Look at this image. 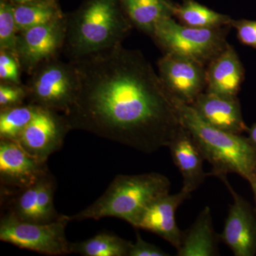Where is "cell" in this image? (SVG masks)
Wrapping results in <instances>:
<instances>
[{
  "instance_id": "obj_1",
  "label": "cell",
  "mask_w": 256,
  "mask_h": 256,
  "mask_svg": "<svg viewBox=\"0 0 256 256\" xmlns=\"http://www.w3.org/2000/svg\"><path fill=\"white\" fill-rule=\"evenodd\" d=\"M69 62L76 90L62 114L70 130L144 153L168 148L183 124L174 98L140 52L120 44Z\"/></svg>"
},
{
  "instance_id": "obj_2",
  "label": "cell",
  "mask_w": 256,
  "mask_h": 256,
  "mask_svg": "<svg viewBox=\"0 0 256 256\" xmlns=\"http://www.w3.org/2000/svg\"><path fill=\"white\" fill-rule=\"evenodd\" d=\"M132 26L118 0H88L66 16L63 52L73 60L110 50L122 44Z\"/></svg>"
},
{
  "instance_id": "obj_3",
  "label": "cell",
  "mask_w": 256,
  "mask_h": 256,
  "mask_svg": "<svg viewBox=\"0 0 256 256\" xmlns=\"http://www.w3.org/2000/svg\"><path fill=\"white\" fill-rule=\"evenodd\" d=\"M174 99L182 124L193 136L205 160L212 166L208 176L220 178L234 173L248 181L256 170V149L248 138L210 126L191 105Z\"/></svg>"
},
{
  "instance_id": "obj_4",
  "label": "cell",
  "mask_w": 256,
  "mask_h": 256,
  "mask_svg": "<svg viewBox=\"0 0 256 256\" xmlns=\"http://www.w3.org/2000/svg\"><path fill=\"white\" fill-rule=\"evenodd\" d=\"M170 188L169 178L160 173L119 174L102 196L69 218L70 220H84L114 217L136 227L146 208L160 197L170 194Z\"/></svg>"
},
{
  "instance_id": "obj_5",
  "label": "cell",
  "mask_w": 256,
  "mask_h": 256,
  "mask_svg": "<svg viewBox=\"0 0 256 256\" xmlns=\"http://www.w3.org/2000/svg\"><path fill=\"white\" fill-rule=\"evenodd\" d=\"M220 28H195L180 24L172 18L160 22L152 37L166 53L186 57L203 66L226 47Z\"/></svg>"
},
{
  "instance_id": "obj_6",
  "label": "cell",
  "mask_w": 256,
  "mask_h": 256,
  "mask_svg": "<svg viewBox=\"0 0 256 256\" xmlns=\"http://www.w3.org/2000/svg\"><path fill=\"white\" fill-rule=\"evenodd\" d=\"M24 85L28 104L64 114L73 102L76 77L72 62L56 58L35 69Z\"/></svg>"
},
{
  "instance_id": "obj_7",
  "label": "cell",
  "mask_w": 256,
  "mask_h": 256,
  "mask_svg": "<svg viewBox=\"0 0 256 256\" xmlns=\"http://www.w3.org/2000/svg\"><path fill=\"white\" fill-rule=\"evenodd\" d=\"M70 220L68 216L62 215L50 223H33L6 214L0 220V240L40 254L67 255L70 242L66 237V227Z\"/></svg>"
},
{
  "instance_id": "obj_8",
  "label": "cell",
  "mask_w": 256,
  "mask_h": 256,
  "mask_svg": "<svg viewBox=\"0 0 256 256\" xmlns=\"http://www.w3.org/2000/svg\"><path fill=\"white\" fill-rule=\"evenodd\" d=\"M66 15L53 22L18 32L14 54L22 70L30 75L40 66L58 58L64 52Z\"/></svg>"
},
{
  "instance_id": "obj_9",
  "label": "cell",
  "mask_w": 256,
  "mask_h": 256,
  "mask_svg": "<svg viewBox=\"0 0 256 256\" xmlns=\"http://www.w3.org/2000/svg\"><path fill=\"white\" fill-rule=\"evenodd\" d=\"M48 172L46 162L32 156L18 142L0 140V181L4 196L34 184Z\"/></svg>"
},
{
  "instance_id": "obj_10",
  "label": "cell",
  "mask_w": 256,
  "mask_h": 256,
  "mask_svg": "<svg viewBox=\"0 0 256 256\" xmlns=\"http://www.w3.org/2000/svg\"><path fill=\"white\" fill-rule=\"evenodd\" d=\"M69 131L63 114L38 107L16 142L34 158L47 162L50 156L63 146Z\"/></svg>"
},
{
  "instance_id": "obj_11",
  "label": "cell",
  "mask_w": 256,
  "mask_h": 256,
  "mask_svg": "<svg viewBox=\"0 0 256 256\" xmlns=\"http://www.w3.org/2000/svg\"><path fill=\"white\" fill-rule=\"evenodd\" d=\"M159 76L174 98L192 105L206 85L203 66L186 57L166 53L158 62Z\"/></svg>"
},
{
  "instance_id": "obj_12",
  "label": "cell",
  "mask_w": 256,
  "mask_h": 256,
  "mask_svg": "<svg viewBox=\"0 0 256 256\" xmlns=\"http://www.w3.org/2000/svg\"><path fill=\"white\" fill-rule=\"evenodd\" d=\"M220 180L228 188L234 198L222 234L220 242L236 256H254L256 254V210L239 195L227 180Z\"/></svg>"
},
{
  "instance_id": "obj_13",
  "label": "cell",
  "mask_w": 256,
  "mask_h": 256,
  "mask_svg": "<svg viewBox=\"0 0 256 256\" xmlns=\"http://www.w3.org/2000/svg\"><path fill=\"white\" fill-rule=\"evenodd\" d=\"M190 196L191 194L182 188L175 194L160 197L143 212L134 228L156 234L178 250L183 232L178 228L175 215L178 206Z\"/></svg>"
},
{
  "instance_id": "obj_14",
  "label": "cell",
  "mask_w": 256,
  "mask_h": 256,
  "mask_svg": "<svg viewBox=\"0 0 256 256\" xmlns=\"http://www.w3.org/2000/svg\"><path fill=\"white\" fill-rule=\"evenodd\" d=\"M191 106L205 122L213 127L236 134L248 130L236 97L207 92L200 94Z\"/></svg>"
},
{
  "instance_id": "obj_15",
  "label": "cell",
  "mask_w": 256,
  "mask_h": 256,
  "mask_svg": "<svg viewBox=\"0 0 256 256\" xmlns=\"http://www.w3.org/2000/svg\"><path fill=\"white\" fill-rule=\"evenodd\" d=\"M172 158L183 178L182 190L192 194L208 176L204 170L205 159L201 150L190 131L184 126L176 133L170 142Z\"/></svg>"
},
{
  "instance_id": "obj_16",
  "label": "cell",
  "mask_w": 256,
  "mask_h": 256,
  "mask_svg": "<svg viewBox=\"0 0 256 256\" xmlns=\"http://www.w3.org/2000/svg\"><path fill=\"white\" fill-rule=\"evenodd\" d=\"M242 78V64L232 46L227 45L210 62L206 72L208 92L236 97Z\"/></svg>"
},
{
  "instance_id": "obj_17",
  "label": "cell",
  "mask_w": 256,
  "mask_h": 256,
  "mask_svg": "<svg viewBox=\"0 0 256 256\" xmlns=\"http://www.w3.org/2000/svg\"><path fill=\"white\" fill-rule=\"evenodd\" d=\"M217 236L212 223L210 207H204L190 229L183 232L178 256H214L218 255Z\"/></svg>"
},
{
  "instance_id": "obj_18",
  "label": "cell",
  "mask_w": 256,
  "mask_h": 256,
  "mask_svg": "<svg viewBox=\"0 0 256 256\" xmlns=\"http://www.w3.org/2000/svg\"><path fill=\"white\" fill-rule=\"evenodd\" d=\"M132 26L152 35L156 25L174 16L175 5L169 0H118Z\"/></svg>"
},
{
  "instance_id": "obj_19",
  "label": "cell",
  "mask_w": 256,
  "mask_h": 256,
  "mask_svg": "<svg viewBox=\"0 0 256 256\" xmlns=\"http://www.w3.org/2000/svg\"><path fill=\"white\" fill-rule=\"evenodd\" d=\"M14 13L18 32L66 16L54 0H32L14 4Z\"/></svg>"
},
{
  "instance_id": "obj_20",
  "label": "cell",
  "mask_w": 256,
  "mask_h": 256,
  "mask_svg": "<svg viewBox=\"0 0 256 256\" xmlns=\"http://www.w3.org/2000/svg\"><path fill=\"white\" fill-rule=\"evenodd\" d=\"M132 242L112 234L100 233L84 242H70V254L84 256H128Z\"/></svg>"
},
{
  "instance_id": "obj_21",
  "label": "cell",
  "mask_w": 256,
  "mask_h": 256,
  "mask_svg": "<svg viewBox=\"0 0 256 256\" xmlns=\"http://www.w3.org/2000/svg\"><path fill=\"white\" fill-rule=\"evenodd\" d=\"M174 15L182 24L195 28H220L232 23L230 18L208 9L194 0H186L174 6Z\"/></svg>"
},
{
  "instance_id": "obj_22",
  "label": "cell",
  "mask_w": 256,
  "mask_h": 256,
  "mask_svg": "<svg viewBox=\"0 0 256 256\" xmlns=\"http://www.w3.org/2000/svg\"><path fill=\"white\" fill-rule=\"evenodd\" d=\"M37 108L26 104L0 109V140L18 142L33 118Z\"/></svg>"
},
{
  "instance_id": "obj_23",
  "label": "cell",
  "mask_w": 256,
  "mask_h": 256,
  "mask_svg": "<svg viewBox=\"0 0 256 256\" xmlns=\"http://www.w3.org/2000/svg\"><path fill=\"white\" fill-rule=\"evenodd\" d=\"M40 180L34 184L8 196H12V198L9 202L8 214L24 222L38 223L37 198Z\"/></svg>"
},
{
  "instance_id": "obj_24",
  "label": "cell",
  "mask_w": 256,
  "mask_h": 256,
  "mask_svg": "<svg viewBox=\"0 0 256 256\" xmlns=\"http://www.w3.org/2000/svg\"><path fill=\"white\" fill-rule=\"evenodd\" d=\"M56 186V180L50 172L40 178L37 198L38 223H50L62 216L55 210L54 204Z\"/></svg>"
},
{
  "instance_id": "obj_25",
  "label": "cell",
  "mask_w": 256,
  "mask_h": 256,
  "mask_svg": "<svg viewBox=\"0 0 256 256\" xmlns=\"http://www.w3.org/2000/svg\"><path fill=\"white\" fill-rule=\"evenodd\" d=\"M18 33L14 18V4L6 1H1L0 3V50L11 52L14 54Z\"/></svg>"
},
{
  "instance_id": "obj_26",
  "label": "cell",
  "mask_w": 256,
  "mask_h": 256,
  "mask_svg": "<svg viewBox=\"0 0 256 256\" xmlns=\"http://www.w3.org/2000/svg\"><path fill=\"white\" fill-rule=\"evenodd\" d=\"M26 90L24 85L1 82L0 84V109L24 104Z\"/></svg>"
},
{
  "instance_id": "obj_27",
  "label": "cell",
  "mask_w": 256,
  "mask_h": 256,
  "mask_svg": "<svg viewBox=\"0 0 256 256\" xmlns=\"http://www.w3.org/2000/svg\"><path fill=\"white\" fill-rule=\"evenodd\" d=\"M22 68L16 56L11 52L0 50V78L1 82L22 84Z\"/></svg>"
},
{
  "instance_id": "obj_28",
  "label": "cell",
  "mask_w": 256,
  "mask_h": 256,
  "mask_svg": "<svg viewBox=\"0 0 256 256\" xmlns=\"http://www.w3.org/2000/svg\"><path fill=\"white\" fill-rule=\"evenodd\" d=\"M169 254L162 250L156 245L143 240L139 234H137L136 242L131 244L128 256H168Z\"/></svg>"
},
{
  "instance_id": "obj_29",
  "label": "cell",
  "mask_w": 256,
  "mask_h": 256,
  "mask_svg": "<svg viewBox=\"0 0 256 256\" xmlns=\"http://www.w3.org/2000/svg\"><path fill=\"white\" fill-rule=\"evenodd\" d=\"M238 32L239 40L249 46L256 47V22H232Z\"/></svg>"
},
{
  "instance_id": "obj_30",
  "label": "cell",
  "mask_w": 256,
  "mask_h": 256,
  "mask_svg": "<svg viewBox=\"0 0 256 256\" xmlns=\"http://www.w3.org/2000/svg\"><path fill=\"white\" fill-rule=\"evenodd\" d=\"M249 138L248 140L252 146L256 149V124H254L250 130H248Z\"/></svg>"
},
{
  "instance_id": "obj_31",
  "label": "cell",
  "mask_w": 256,
  "mask_h": 256,
  "mask_svg": "<svg viewBox=\"0 0 256 256\" xmlns=\"http://www.w3.org/2000/svg\"><path fill=\"white\" fill-rule=\"evenodd\" d=\"M248 182L250 183V186H252L256 204V170H255V172L252 173V176H250V178L248 180Z\"/></svg>"
},
{
  "instance_id": "obj_32",
  "label": "cell",
  "mask_w": 256,
  "mask_h": 256,
  "mask_svg": "<svg viewBox=\"0 0 256 256\" xmlns=\"http://www.w3.org/2000/svg\"><path fill=\"white\" fill-rule=\"evenodd\" d=\"M11 1L16 2V4H22V3L28 2L32 0H11Z\"/></svg>"
}]
</instances>
